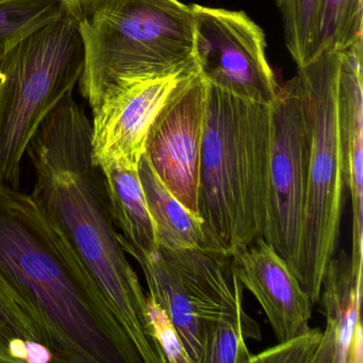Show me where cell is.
I'll use <instances>...</instances> for the list:
<instances>
[{
	"label": "cell",
	"mask_w": 363,
	"mask_h": 363,
	"mask_svg": "<svg viewBox=\"0 0 363 363\" xmlns=\"http://www.w3.org/2000/svg\"><path fill=\"white\" fill-rule=\"evenodd\" d=\"M139 175L160 246L174 250L203 248V224L199 214L176 199L145 154L139 162Z\"/></svg>",
	"instance_id": "2e32d148"
},
{
	"label": "cell",
	"mask_w": 363,
	"mask_h": 363,
	"mask_svg": "<svg viewBox=\"0 0 363 363\" xmlns=\"http://www.w3.org/2000/svg\"><path fill=\"white\" fill-rule=\"evenodd\" d=\"M69 8L65 0H7L0 3V60L23 40L61 18Z\"/></svg>",
	"instance_id": "e0dca14e"
},
{
	"label": "cell",
	"mask_w": 363,
	"mask_h": 363,
	"mask_svg": "<svg viewBox=\"0 0 363 363\" xmlns=\"http://www.w3.org/2000/svg\"><path fill=\"white\" fill-rule=\"evenodd\" d=\"M0 274L43 322L52 362L143 363L62 231L33 195L1 184Z\"/></svg>",
	"instance_id": "7a4b0ae2"
},
{
	"label": "cell",
	"mask_w": 363,
	"mask_h": 363,
	"mask_svg": "<svg viewBox=\"0 0 363 363\" xmlns=\"http://www.w3.org/2000/svg\"><path fill=\"white\" fill-rule=\"evenodd\" d=\"M363 362V335L362 326L360 324L354 331V337L350 342L348 348L347 361L346 363H362Z\"/></svg>",
	"instance_id": "603a6c76"
},
{
	"label": "cell",
	"mask_w": 363,
	"mask_h": 363,
	"mask_svg": "<svg viewBox=\"0 0 363 363\" xmlns=\"http://www.w3.org/2000/svg\"><path fill=\"white\" fill-rule=\"evenodd\" d=\"M143 271L150 296L169 314L193 363L203 362L207 330L191 307L175 267L160 246L150 257L133 256Z\"/></svg>",
	"instance_id": "5bb4252c"
},
{
	"label": "cell",
	"mask_w": 363,
	"mask_h": 363,
	"mask_svg": "<svg viewBox=\"0 0 363 363\" xmlns=\"http://www.w3.org/2000/svg\"><path fill=\"white\" fill-rule=\"evenodd\" d=\"M247 339H261L258 324L248 314L223 318L206 339L201 363H250Z\"/></svg>",
	"instance_id": "ffe728a7"
},
{
	"label": "cell",
	"mask_w": 363,
	"mask_h": 363,
	"mask_svg": "<svg viewBox=\"0 0 363 363\" xmlns=\"http://www.w3.org/2000/svg\"><path fill=\"white\" fill-rule=\"evenodd\" d=\"M3 1H7V0H0V3H3Z\"/></svg>",
	"instance_id": "d4e9b609"
},
{
	"label": "cell",
	"mask_w": 363,
	"mask_h": 363,
	"mask_svg": "<svg viewBox=\"0 0 363 363\" xmlns=\"http://www.w3.org/2000/svg\"><path fill=\"white\" fill-rule=\"evenodd\" d=\"M82 69L84 45L71 8L0 60V184L20 189L29 142L73 92Z\"/></svg>",
	"instance_id": "5b68a950"
},
{
	"label": "cell",
	"mask_w": 363,
	"mask_h": 363,
	"mask_svg": "<svg viewBox=\"0 0 363 363\" xmlns=\"http://www.w3.org/2000/svg\"><path fill=\"white\" fill-rule=\"evenodd\" d=\"M322 337L320 329H308L260 354H252L250 363H313Z\"/></svg>",
	"instance_id": "7402d4cb"
},
{
	"label": "cell",
	"mask_w": 363,
	"mask_h": 363,
	"mask_svg": "<svg viewBox=\"0 0 363 363\" xmlns=\"http://www.w3.org/2000/svg\"><path fill=\"white\" fill-rule=\"evenodd\" d=\"M339 63L340 52L323 50L297 73L311 135L297 278L313 305L337 250L346 186L337 112Z\"/></svg>",
	"instance_id": "8992f818"
},
{
	"label": "cell",
	"mask_w": 363,
	"mask_h": 363,
	"mask_svg": "<svg viewBox=\"0 0 363 363\" xmlns=\"http://www.w3.org/2000/svg\"><path fill=\"white\" fill-rule=\"evenodd\" d=\"M363 0H320L318 54L342 52L363 42Z\"/></svg>",
	"instance_id": "d6986e66"
},
{
	"label": "cell",
	"mask_w": 363,
	"mask_h": 363,
	"mask_svg": "<svg viewBox=\"0 0 363 363\" xmlns=\"http://www.w3.org/2000/svg\"><path fill=\"white\" fill-rule=\"evenodd\" d=\"M39 361L52 362L43 322L0 274V363Z\"/></svg>",
	"instance_id": "9a60e30c"
},
{
	"label": "cell",
	"mask_w": 363,
	"mask_h": 363,
	"mask_svg": "<svg viewBox=\"0 0 363 363\" xmlns=\"http://www.w3.org/2000/svg\"><path fill=\"white\" fill-rule=\"evenodd\" d=\"M67 4H69V7L72 8V9L74 10V11H76V9H77L78 6L80 5V4L84 3L86 0H65Z\"/></svg>",
	"instance_id": "cb8c5ba5"
},
{
	"label": "cell",
	"mask_w": 363,
	"mask_h": 363,
	"mask_svg": "<svg viewBox=\"0 0 363 363\" xmlns=\"http://www.w3.org/2000/svg\"><path fill=\"white\" fill-rule=\"evenodd\" d=\"M75 13L84 45L79 86L91 108L120 80L196 65L192 9L179 0H86Z\"/></svg>",
	"instance_id": "277c9868"
},
{
	"label": "cell",
	"mask_w": 363,
	"mask_h": 363,
	"mask_svg": "<svg viewBox=\"0 0 363 363\" xmlns=\"http://www.w3.org/2000/svg\"><path fill=\"white\" fill-rule=\"evenodd\" d=\"M205 104L206 84L199 75L159 114L144 152L163 184L196 214Z\"/></svg>",
	"instance_id": "30bf717a"
},
{
	"label": "cell",
	"mask_w": 363,
	"mask_h": 363,
	"mask_svg": "<svg viewBox=\"0 0 363 363\" xmlns=\"http://www.w3.org/2000/svg\"><path fill=\"white\" fill-rule=\"evenodd\" d=\"M310 152L309 121L296 75L280 86L271 104L263 235L296 277Z\"/></svg>",
	"instance_id": "52a82bcc"
},
{
	"label": "cell",
	"mask_w": 363,
	"mask_h": 363,
	"mask_svg": "<svg viewBox=\"0 0 363 363\" xmlns=\"http://www.w3.org/2000/svg\"><path fill=\"white\" fill-rule=\"evenodd\" d=\"M230 259L238 279L260 303L278 341L310 329L313 303L286 260L264 238L240 248Z\"/></svg>",
	"instance_id": "8fae6325"
},
{
	"label": "cell",
	"mask_w": 363,
	"mask_h": 363,
	"mask_svg": "<svg viewBox=\"0 0 363 363\" xmlns=\"http://www.w3.org/2000/svg\"><path fill=\"white\" fill-rule=\"evenodd\" d=\"M194 59L201 79L242 99L271 105L280 84L267 41L245 12L192 5Z\"/></svg>",
	"instance_id": "ba28073f"
},
{
	"label": "cell",
	"mask_w": 363,
	"mask_h": 363,
	"mask_svg": "<svg viewBox=\"0 0 363 363\" xmlns=\"http://www.w3.org/2000/svg\"><path fill=\"white\" fill-rule=\"evenodd\" d=\"M286 48L297 67L318 55L320 0H277Z\"/></svg>",
	"instance_id": "ac0fdd59"
},
{
	"label": "cell",
	"mask_w": 363,
	"mask_h": 363,
	"mask_svg": "<svg viewBox=\"0 0 363 363\" xmlns=\"http://www.w3.org/2000/svg\"><path fill=\"white\" fill-rule=\"evenodd\" d=\"M362 267L346 252L333 256L323 278L320 299L326 329L313 363H346L348 348L360 324Z\"/></svg>",
	"instance_id": "7c38bea8"
},
{
	"label": "cell",
	"mask_w": 363,
	"mask_h": 363,
	"mask_svg": "<svg viewBox=\"0 0 363 363\" xmlns=\"http://www.w3.org/2000/svg\"><path fill=\"white\" fill-rule=\"evenodd\" d=\"M92 125L72 93L29 142L33 195L103 292L143 363H163L148 331L146 294L118 240L103 172L93 161Z\"/></svg>",
	"instance_id": "6da1fadb"
},
{
	"label": "cell",
	"mask_w": 363,
	"mask_h": 363,
	"mask_svg": "<svg viewBox=\"0 0 363 363\" xmlns=\"http://www.w3.org/2000/svg\"><path fill=\"white\" fill-rule=\"evenodd\" d=\"M199 75L197 65L167 75L126 78L92 108V156L101 169L139 167L146 140L167 104Z\"/></svg>",
	"instance_id": "9c48e42d"
},
{
	"label": "cell",
	"mask_w": 363,
	"mask_h": 363,
	"mask_svg": "<svg viewBox=\"0 0 363 363\" xmlns=\"http://www.w3.org/2000/svg\"><path fill=\"white\" fill-rule=\"evenodd\" d=\"M269 129L271 105L206 84L197 191L203 250L230 258L264 235Z\"/></svg>",
	"instance_id": "3957f363"
},
{
	"label": "cell",
	"mask_w": 363,
	"mask_h": 363,
	"mask_svg": "<svg viewBox=\"0 0 363 363\" xmlns=\"http://www.w3.org/2000/svg\"><path fill=\"white\" fill-rule=\"evenodd\" d=\"M146 320L150 337L164 363H193L173 320L150 294L146 296Z\"/></svg>",
	"instance_id": "44dd1931"
},
{
	"label": "cell",
	"mask_w": 363,
	"mask_h": 363,
	"mask_svg": "<svg viewBox=\"0 0 363 363\" xmlns=\"http://www.w3.org/2000/svg\"><path fill=\"white\" fill-rule=\"evenodd\" d=\"M105 177L112 216L118 240L131 256L150 257L160 248L156 226L150 216L139 167L111 165L101 169Z\"/></svg>",
	"instance_id": "4fadbf2b"
}]
</instances>
